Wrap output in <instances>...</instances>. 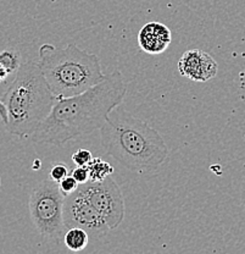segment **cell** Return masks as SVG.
<instances>
[{"label":"cell","mask_w":245,"mask_h":254,"mask_svg":"<svg viewBox=\"0 0 245 254\" xmlns=\"http://www.w3.org/2000/svg\"><path fill=\"white\" fill-rule=\"evenodd\" d=\"M126 93L123 75L115 70L83 93L60 98L48 118L31 136L32 141L61 147L68 141L100 129L110 113L122 103Z\"/></svg>","instance_id":"cell-1"},{"label":"cell","mask_w":245,"mask_h":254,"mask_svg":"<svg viewBox=\"0 0 245 254\" xmlns=\"http://www.w3.org/2000/svg\"><path fill=\"white\" fill-rule=\"evenodd\" d=\"M100 131L106 154L131 171H154L168 157L161 134L122 109L115 108Z\"/></svg>","instance_id":"cell-2"},{"label":"cell","mask_w":245,"mask_h":254,"mask_svg":"<svg viewBox=\"0 0 245 254\" xmlns=\"http://www.w3.org/2000/svg\"><path fill=\"white\" fill-rule=\"evenodd\" d=\"M56 100L38 62L21 64L1 98L7 114L5 128L20 138L31 137L48 118Z\"/></svg>","instance_id":"cell-3"},{"label":"cell","mask_w":245,"mask_h":254,"mask_svg":"<svg viewBox=\"0 0 245 254\" xmlns=\"http://www.w3.org/2000/svg\"><path fill=\"white\" fill-rule=\"evenodd\" d=\"M38 64L57 99L83 93L105 77L98 55L75 43L65 48L43 44L39 48Z\"/></svg>","instance_id":"cell-4"},{"label":"cell","mask_w":245,"mask_h":254,"mask_svg":"<svg viewBox=\"0 0 245 254\" xmlns=\"http://www.w3.org/2000/svg\"><path fill=\"white\" fill-rule=\"evenodd\" d=\"M65 194L54 180H43L32 190L28 202L30 215L43 237L57 240L66 229L64 224Z\"/></svg>","instance_id":"cell-5"},{"label":"cell","mask_w":245,"mask_h":254,"mask_svg":"<svg viewBox=\"0 0 245 254\" xmlns=\"http://www.w3.org/2000/svg\"><path fill=\"white\" fill-rule=\"evenodd\" d=\"M78 190L104 216L110 230L120 226L125 218V199L111 175L100 182L88 181L80 185Z\"/></svg>","instance_id":"cell-6"},{"label":"cell","mask_w":245,"mask_h":254,"mask_svg":"<svg viewBox=\"0 0 245 254\" xmlns=\"http://www.w3.org/2000/svg\"><path fill=\"white\" fill-rule=\"evenodd\" d=\"M64 224L66 229L81 227L89 234V237L100 238L110 231L104 216L96 209L86 197L80 192L65 195L64 204Z\"/></svg>","instance_id":"cell-7"},{"label":"cell","mask_w":245,"mask_h":254,"mask_svg":"<svg viewBox=\"0 0 245 254\" xmlns=\"http://www.w3.org/2000/svg\"><path fill=\"white\" fill-rule=\"evenodd\" d=\"M178 70L184 77L196 82H206L217 73L218 65L215 59L201 49H189L178 62Z\"/></svg>","instance_id":"cell-8"},{"label":"cell","mask_w":245,"mask_h":254,"mask_svg":"<svg viewBox=\"0 0 245 254\" xmlns=\"http://www.w3.org/2000/svg\"><path fill=\"white\" fill-rule=\"evenodd\" d=\"M138 43L147 54H160L171 43V31L160 22L147 23L138 34Z\"/></svg>","instance_id":"cell-9"},{"label":"cell","mask_w":245,"mask_h":254,"mask_svg":"<svg viewBox=\"0 0 245 254\" xmlns=\"http://www.w3.org/2000/svg\"><path fill=\"white\" fill-rule=\"evenodd\" d=\"M89 234L81 227H70L64 235V243L72 252H81L88 246Z\"/></svg>","instance_id":"cell-10"},{"label":"cell","mask_w":245,"mask_h":254,"mask_svg":"<svg viewBox=\"0 0 245 254\" xmlns=\"http://www.w3.org/2000/svg\"><path fill=\"white\" fill-rule=\"evenodd\" d=\"M88 169L89 176H91L89 181L93 182L102 181V180H105L107 176H110V175L114 173V168L107 161L102 160L100 158L92 159L91 163L88 164Z\"/></svg>","instance_id":"cell-11"},{"label":"cell","mask_w":245,"mask_h":254,"mask_svg":"<svg viewBox=\"0 0 245 254\" xmlns=\"http://www.w3.org/2000/svg\"><path fill=\"white\" fill-rule=\"evenodd\" d=\"M0 65L4 66L5 70L10 75V73L15 72V71H17L20 68V55L14 49H5L4 52L0 53Z\"/></svg>","instance_id":"cell-12"},{"label":"cell","mask_w":245,"mask_h":254,"mask_svg":"<svg viewBox=\"0 0 245 254\" xmlns=\"http://www.w3.org/2000/svg\"><path fill=\"white\" fill-rule=\"evenodd\" d=\"M68 175H70L68 166L66 165L65 163H56L51 166V169H50L49 177L59 184L62 179H65V177L68 176Z\"/></svg>","instance_id":"cell-13"},{"label":"cell","mask_w":245,"mask_h":254,"mask_svg":"<svg viewBox=\"0 0 245 254\" xmlns=\"http://www.w3.org/2000/svg\"><path fill=\"white\" fill-rule=\"evenodd\" d=\"M59 187L61 190V192L64 193L65 195L70 194V193H73L75 190H77L78 187H80V184L75 180V177L72 175H68L65 179H62L61 181L59 182Z\"/></svg>","instance_id":"cell-14"},{"label":"cell","mask_w":245,"mask_h":254,"mask_svg":"<svg viewBox=\"0 0 245 254\" xmlns=\"http://www.w3.org/2000/svg\"><path fill=\"white\" fill-rule=\"evenodd\" d=\"M71 158H72V161L77 166H88V164L91 163L94 157L88 149H78L77 152L73 153Z\"/></svg>","instance_id":"cell-15"},{"label":"cell","mask_w":245,"mask_h":254,"mask_svg":"<svg viewBox=\"0 0 245 254\" xmlns=\"http://www.w3.org/2000/svg\"><path fill=\"white\" fill-rule=\"evenodd\" d=\"M71 175L75 177V180L80 185L86 184V182H88L91 180L88 166H77V168L71 171Z\"/></svg>","instance_id":"cell-16"},{"label":"cell","mask_w":245,"mask_h":254,"mask_svg":"<svg viewBox=\"0 0 245 254\" xmlns=\"http://www.w3.org/2000/svg\"><path fill=\"white\" fill-rule=\"evenodd\" d=\"M0 119H1L2 124H6L7 121V114H6V108H5L4 103L1 102V99H0Z\"/></svg>","instance_id":"cell-17"},{"label":"cell","mask_w":245,"mask_h":254,"mask_svg":"<svg viewBox=\"0 0 245 254\" xmlns=\"http://www.w3.org/2000/svg\"><path fill=\"white\" fill-rule=\"evenodd\" d=\"M7 76H9V72H7V71L5 70L4 66L0 65V82H1V81H5V79H6Z\"/></svg>","instance_id":"cell-18"},{"label":"cell","mask_w":245,"mask_h":254,"mask_svg":"<svg viewBox=\"0 0 245 254\" xmlns=\"http://www.w3.org/2000/svg\"><path fill=\"white\" fill-rule=\"evenodd\" d=\"M242 202H243L244 213H245V182H244V185H243V189H242Z\"/></svg>","instance_id":"cell-19"},{"label":"cell","mask_w":245,"mask_h":254,"mask_svg":"<svg viewBox=\"0 0 245 254\" xmlns=\"http://www.w3.org/2000/svg\"><path fill=\"white\" fill-rule=\"evenodd\" d=\"M0 186H1V179H0Z\"/></svg>","instance_id":"cell-20"}]
</instances>
